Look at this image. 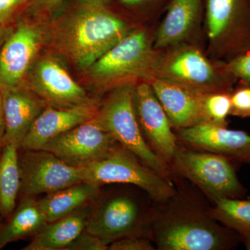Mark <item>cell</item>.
<instances>
[{
    "instance_id": "obj_1",
    "label": "cell",
    "mask_w": 250,
    "mask_h": 250,
    "mask_svg": "<svg viewBox=\"0 0 250 250\" xmlns=\"http://www.w3.org/2000/svg\"><path fill=\"white\" fill-rule=\"evenodd\" d=\"M109 0H80L45 24V43L85 71L136 24L110 6Z\"/></svg>"
},
{
    "instance_id": "obj_2",
    "label": "cell",
    "mask_w": 250,
    "mask_h": 250,
    "mask_svg": "<svg viewBox=\"0 0 250 250\" xmlns=\"http://www.w3.org/2000/svg\"><path fill=\"white\" fill-rule=\"evenodd\" d=\"M175 193L156 202L152 240L159 250H230L238 246V233L212 218L210 203L199 190L174 183Z\"/></svg>"
},
{
    "instance_id": "obj_3",
    "label": "cell",
    "mask_w": 250,
    "mask_h": 250,
    "mask_svg": "<svg viewBox=\"0 0 250 250\" xmlns=\"http://www.w3.org/2000/svg\"><path fill=\"white\" fill-rule=\"evenodd\" d=\"M154 30L138 25L96 61L85 72L98 93L150 82L155 78L159 50L154 45Z\"/></svg>"
},
{
    "instance_id": "obj_4",
    "label": "cell",
    "mask_w": 250,
    "mask_h": 250,
    "mask_svg": "<svg viewBox=\"0 0 250 250\" xmlns=\"http://www.w3.org/2000/svg\"><path fill=\"white\" fill-rule=\"evenodd\" d=\"M156 202L146 192L116 191L93 203L85 229L109 246L126 237L152 239Z\"/></svg>"
},
{
    "instance_id": "obj_5",
    "label": "cell",
    "mask_w": 250,
    "mask_h": 250,
    "mask_svg": "<svg viewBox=\"0 0 250 250\" xmlns=\"http://www.w3.org/2000/svg\"><path fill=\"white\" fill-rule=\"evenodd\" d=\"M154 79L201 94L231 93L238 82L225 62L212 60L198 42L159 50Z\"/></svg>"
},
{
    "instance_id": "obj_6",
    "label": "cell",
    "mask_w": 250,
    "mask_h": 250,
    "mask_svg": "<svg viewBox=\"0 0 250 250\" xmlns=\"http://www.w3.org/2000/svg\"><path fill=\"white\" fill-rule=\"evenodd\" d=\"M238 165L222 154L179 144L170 166L177 178L190 182L213 204L246 196L248 190L237 175Z\"/></svg>"
},
{
    "instance_id": "obj_7",
    "label": "cell",
    "mask_w": 250,
    "mask_h": 250,
    "mask_svg": "<svg viewBox=\"0 0 250 250\" xmlns=\"http://www.w3.org/2000/svg\"><path fill=\"white\" fill-rule=\"evenodd\" d=\"M80 168L83 182L98 187L105 184L134 186L147 192L156 202L166 201L177 190L172 181L120 143L102 159Z\"/></svg>"
},
{
    "instance_id": "obj_8",
    "label": "cell",
    "mask_w": 250,
    "mask_h": 250,
    "mask_svg": "<svg viewBox=\"0 0 250 250\" xmlns=\"http://www.w3.org/2000/svg\"><path fill=\"white\" fill-rule=\"evenodd\" d=\"M134 90V85H126L108 92L95 119L117 142L174 183L177 177L170 166L153 152L143 137L135 111Z\"/></svg>"
},
{
    "instance_id": "obj_9",
    "label": "cell",
    "mask_w": 250,
    "mask_h": 250,
    "mask_svg": "<svg viewBox=\"0 0 250 250\" xmlns=\"http://www.w3.org/2000/svg\"><path fill=\"white\" fill-rule=\"evenodd\" d=\"M204 22L212 60L228 62L250 52V0H205Z\"/></svg>"
},
{
    "instance_id": "obj_10",
    "label": "cell",
    "mask_w": 250,
    "mask_h": 250,
    "mask_svg": "<svg viewBox=\"0 0 250 250\" xmlns=\"http://www.w3.org/2000/svg\"><path fill=\"white\" fill-rule=\"evenodd\" d=\"M45 24L20 19L0 49L1 93L22 85L45 43Z\"/></svg>"
},
{
    "instance_id": "obj_11",
    "label": "cell",
    "mask_w": 250,
    "mask_h": 250,
    "mask_svg": "<svg viewBox=\"0 0 250 250\" xmlns=\"http://www.w3.org/2000/svg\"><path fill=\"white\" fill-rule=\"evenodd\" d=\"M18 160L21 197L47 195L83 182L80 167L69 166L45 149L20 148Z\"/></svg>"
},
{
    "instance_id": "obj_12",
    "label": "cell",
    "mask_w": 250,
    "mask_h": 250,
    "mask_svg": "<svg viewBox=\"0 0 250 250\" xmlns=\"http://www.w3.org/2000/svg\"><path fill=\"white\" fill-rule=\"evenodd\" d=\"M24 83L50 107L72 108L99 101L90 98L60 61L51 56L36 59Z\"/></svg>"
},
{
    "instance_id": "obj_13",
    "label": "cell",
    "mask_w": 250,
    "mask_h": 250,
    "mask_svg": "<svg viewBox=\"0 0 250 250\" xmlns=\"http://www.w3.org/2000/svg\"><path fill=\"white\" fill-rule=\"evenodd\" d=\"M118 143L94 118L50 140L41 149L69 166L82 167L106 156Z\"/></svg>"
},
{
    "instance_id": "obj_14",
    "label": "cell",
    "mask_w": 250,
    "mask_h": 250,
    "mask_svg": "<svg viewBox=\"0 0 250 250\" xmlns=\"http://www.w3.org/2000/svg\"><path fill=\"white\" fill-rule=\"evenodd\" d=\"M134 107L146 142L156 155L170 166L179 147L178 139L149 82L135 85Z\"/></svg>"
},
{
    "instance_id": "obj_15",
    "label": "cell",
    "mask_w": 250,
    "mask_h": 250,
    "mask_svg": "<svg viewBox=\"0 0 250 250\" xmlns=\"http://www.w3.org/2000/svg\"><path fill=\"white\" fill-rule=\"evenodd\" d=\"M175 132L182 146L217 153L240 164L250 165V135L246 131L204 123Z\"/></svg>"
},
{
    "instance_id": "obj_16",
    "label": "cell",
    "mask_w": 250,
    "mask_h": 250,
    "mask_svg": "<svg viewBox=\"0 0 250 250\" xmlns=\"http://www.w3.org/2000/svg\"><path fill=\"white\" fill-rule=\"evenodd\" d=\"M204 18L205 0H172L164 19L154 30V47L162 50L197 42Z\"/></svg>"
},
{
    "instance_id": "obj_17",
    "label": "cell",
    "mask_w": 250,
    "mask_h": 250,
    "mask_svg": "<svg viewBox=\"0 0 250 250\" xmlns=\"http://www.w3.org/2000/svg\"><path fill=\"white\" fill-rule=\"evenodd\" d=\"M100 102L67 108L47 106L36 118L23 140L21 149H40L54 138L93 119Z\"/></svg>"
},
{
    "instance_id": "obj_18",
    "label": "cell",
    "mask_w": 250,
    "mask_h": 250,
    "mask_svg": "<svg viewBox=\"0 0 250 250\" xmlns=\"http://www.w3.org/2000/svg\"><path fill=\"white\" fill-rule=\"evenodd\" d=\"M2 94L4 104V145L18 149L36 118L47 105L25 83Z\"/></svg>"
},
{
    "instance_id": "obj_19",
    "label": "cell",
    "mask_w": 250,
    "mask_h": 250,
    "mask_svg": "<svg viewBox=\"0 0 250 250\" xmlns=\"http://www.w3.org/2000/svg\"><path fill=\"white\" fill-rule=\"evenodd\" d=\"M149 83L174 131L206 123L203 108L205 94L197 93L159 79H154Z\"/></svg>"
},
{
    "instance_id": "obj_20",
    "label": "cell",
    "mask_w": 250,
    "mask_h": 250,
    "mask_svg": "<svg viewBox=\"0 0 250 250\" xmlns=\"http://www.w3.org/2000/svg\"><path fill=\"white\" fill-rule=\"evenodd\" d=\"M93 205L85 206L71 214L46 223L22 250H65L85 229Z\"/></svg>"
},
{
    "instance_id": "obj_21",
    "label": "cell",
    "mask_w": 250,
    "mask_h": 250,
    "mask_svg": "<svg viewBox=\"0 0 250 250\" xmlns=\"http://www.w3.org/2000/svg\"><path fill=\"white\" fill-rule=\"evenodd\" d=\"M100 196V187L82 182L47 194L38 203L46 221L50 223L92 205Z\"/></svg>"
},
{
    "instance_id": "obj_22",
    "label": "cell",
    "mask_w": 250,
    "mask_h": 250,
    "mask_svg": "<svg viewBox=\"0 0 250 250\" xmlns=\"http://www.w3.org/2000/svg\"><path fill=\"white\" fill-rule=\"evenodd\" d=\"M12 214L4 220L0 250L13 242L34 236L47 223L35 197H21Z\"/></svg>"
},
{
    "instance_id": "obj_23",
    "label": "cell",
    "mask_w": 250,
    "mask_h": 250,
    "mask_svg": "<svg viewBox=\"0 0 250 250\" xmlns=\"http://www.w3.org/2000/svg\"><path fill=\"white\" fill-rule=\"evenodd\" d=\"M19 149L4 145L0 154V215L4 220L11 216L16 207L21 188Z\"/></svg>"
},
{
    "instance_id": "obj_24",
    "label": "cell",
    "mask_w": 250,
    "mask_h": 250,
    "mask_svg": "<svg viewBox=\"0 0 250 250\" xmlns=\"http://www.w3.org/2000/svg\"><path fill=\"white\" fill-rule=\"evenodd\" d=\"M208 213L238 235L250 232V200L243 198L220 199L210 204Z\"/></svg>"
},
{
    "instance_id": "obj_25",
    "label": "cell",
    "mask_w": 250,
    "mask_h": 250,
    "mask_svg": "<svg viewBox=\"0 0 250 250\" xmlns=\"http://www.w3.org/2000/svg\"><path fill=\"white\" fill-rule=\"evenodd\" d=\"M231 93L216 92L204 95L205 123L228 126V118L231 113Z\"/></svg>"
},
{
    "instance_id": "obj_26",
    "label": "cell",
    "mask_w": 250,
    "mask_h": 250,
    "mask_svg": "<svg viewBox=\"0 0 250 250\" xmlns=\"http://www.w3.org/2000/svg\"><path fill=\"white\" fill-rule=\"evenodd\" d=\"M172 0H114L120 9L141 16L144 21L157 19L166 12Z\"/></svg>"
},
{
    "instance_id": "obj_27",
    "label": "cell",
    "mask_w": 250,
    "mask_h": 250,
    "mask_svg": "<svg viewBox=\"0 0 250 250\" xmlns=\"http://www.w3.org/2000/svg\"><path fill=\"white\" fill-rule=\"evenodd\" d=\"M30 0H0V27H11L28 9Z\"/></svg>"
},
{
    "instance_id": "obj_28",
    "label": "cell",
    "mask_w": 250,
    "mask_h": 250,
    "mask_svg": "<svg viewBox=\"0 0 250 250\" xmlns=\"http://www.w3.org/2000/svg\"><path fill=\"white\" fill-rule=\"evenodd\" d=\"M230 116L250 118V85L238 83L231 93Z\"/></svg>"
},
{
    "instance_id": "obj_29",
    "label": "cell",
    "mask_w": 250,
    "mask_h": 250,
    "mask_svg": "<svg viewBox=\"0 0 250 250\" xmlns=\"http://www.w3.org/2000/svg\"><path fill=\"white\" fill-rule=\"evenodd\" d=\"M227 70L238 83L250 85V52L237 58L225 62Z\"/></svg>"
},
{
    "instance_id": "obj_30",
    "label": "cell",
    "mask_w": 250,
    "mask_h": 250,
    "mask_svg": "<svg viewBox=\"0 0 250 250\" xmlns=\"http://www.w3.org/2000/svg\"><path fill=\"white\" fill-rule=\"evenodd\" d=\"M109 250H155L152 239L146 237H126L111 243Z\"/></svg>"
},
{
    "instance_id": "obj_31",
    "label": "cell",
    "mask_w": 250,
    "mask_h": 250,
    "mask_svg": "<svg viewBox=\"0 0 250 250\" xmlns=\"http://www.w3.org/2000/svg\"><path fill=\"white\" fill-rule=\"evenodd\" d=\"M108 248L99 237L84 229L65 250H106Z\"/></svg>"
},
{
    "instance_id": "obj_32",
    "label": "cell",
    "mask_w": 250,
    "mask_h": 250,
    "mask_svg": "<svg viewBox=\"0 0 250 250\" xmlns=\"http://www.w3.org/2000/svg\"><path fill=\"white\" fill-rule=\"evenodd\" d=\"M65 0H30L28 9L33 16L41 18L53 17L60 11Z\"/></svg>"
},
{
    "instance_id": "obj_33",
    "label": "cell",
    "mask_w": 250,
    "mask_h": 250,
    "mask_svg": "<svg viewBox=\"0 0 250 250\" xmlns=\"http://www.w3.org/2000/svg\"><path fill=\"white\" fill-rule=\"evenodd\" d=\"M5 134V120L4 104H3L2 94L0 90V154L4 147V136Z\"/></svg>"
},
{
    "instance_id": "obj_34",
    "label": "cell",
    "mask_w": 250,
    "mask_h": 250,
    "mask_svg": "<svg viewBox=\"0 0 250 250\" xmlns=\"http://www.w3.org/2000/svg\"><path fill=\"white\" fill-rule=\"evenodd\" d=\"M14 27V25L8 27H0V49L2 47L3 44L7 39L8 36L11 34Z\"/></svg>"
},
{
    "instance_id": "obj_35",
    "label": "cell",
    "mask_w": 250,
    "mask_h": 250,
    "mask_svg": "<svg viewBox=\"0 0 250 250\" xmlns=\"http://www.w3.org/2000/svg\"><path fill=\"white\" fill-rule=\"evenodd\" d=\"M240 241L244 245L247 250H250V232L239 235Z\"/></svg>"
},
{
    "instance_id": "obj_36",
    "label": "cell",
    "mask_w": 250,
    "mask_h": 250,
    "mask_svg": "<svg viewBox=\"0 0 250 250\" xmlns=\"http://www.w3.org/2000/svg\"><path fill=\"white\" fill-rule=\"evenodd\" d=\"M4 220L1 218L0 215V234H1V229H2L3 225H4Z\"/></svg>"
}]
</instances>
